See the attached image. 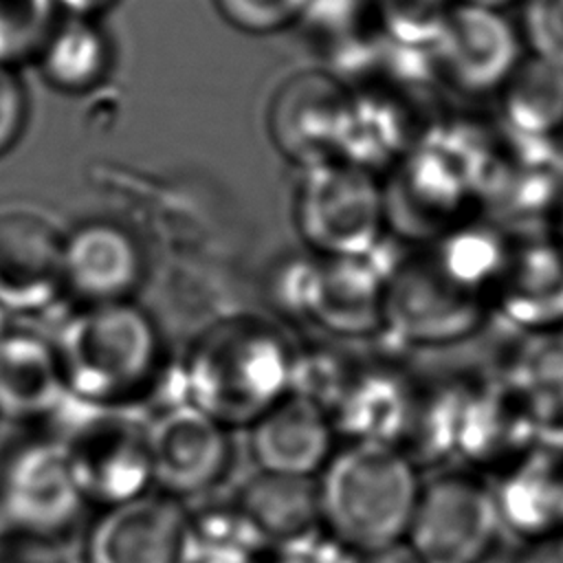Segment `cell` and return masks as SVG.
<instances>
[{"instance_id":"obj_8","label":"cell","mask_w":563,"mask_h":563,"mask_svg":"<svg viewBox=\"0 0 563 563\" xmlns=\"http://www.w3.org/2000/svg\"><path fill=\"white\" fill-rule=\"evenodd\" d=\"M499 523V501L482 479L444 473L422 484L405 543L420 563H482Z\"/></svg>"},{"instance_id":"obj_15","label":"cell","mask_w":563,"mask_h":563,"mask_svg":"<svg viewBox=\"0 0 563 563\" xmlns=\"http://www.w3.org/2000/svg\"><path fill=\"white\" fill-rule=\"evenodd\" d=\"M145 277V257L134 235L108 220H88L66 231L64 282L75 306L132 301Z\"/></svg>"},{"instance_id":"obj_29","label":"cell","mask_w":563,"mask_h":563,"mask_svg":"<svg viewBox=\"0 0 563 563\" xmlns=\"http://www.w3.org/2000/svg\"><path fill=\"white\" fill-rule=\"evenodd\" d=\"M515 563H563V526L532 537Z\"/></svg>"},{"instance_id":"obj_5","label":"cell","mask_w":563,"mask_h":563,"mask_svg":"<svg viewBox=\"0 0 563 563\" xmlns=\"http://www.w3.org/2000/svg\"><path fill=\"white\" fill-rule=\"evenodd\" d=\"M75 411L55 435L88 508H110L154 490L150 418L134 407Z\"/></svg>"},{"instance_id":"obj_23","label":"cell","mask_w":563,"mask_h":563,"mask_svg":"<svg viewBox=\"0 0 563 563\" xmlns=\"http://www.w3.org/2000/svg\"><path fill=\"white\" fill-rule=\"evenodd\" d=\"M231 29L246 35H271L301 22L310 0H211Z\"/></svg>"},{"instance_id":"obj_24","label":"cell","mask_w":563,"mask_h":563,"mask_svg":"<svg viewBox=\"0 0 563 563\" xmlns=\"http://www.w3.org/2000/svg\"><path fill=\"white\" fill-rule=\"evenodd\" d=\"M517 29L532 57L563 68V0H523Z\"/></svg>"},{"instance_id":"obj_19","label":"cell","mask_w":563,"mask_h":563,"mask_svg":"<svg viewBox=\"0 0 563 563\" xmlns=\"http://www.w3.org/2000/svg\"><path fill=\"white\" fill-rule=\"evenodd\" d=\"M233 501L266 548L303 545L325 537L317 477L257 471L240 486Z\"/></svg>"},{"instance_id":"obj_2","label":"cell","mask_w":563,"mask_h":563,"mask_svg":"<svg viewBox=\"0 0 563 563\" xmlns=\"http://www.w3.org/2000/svg\"><path fill=\"white\" fill-rule=\"evenodd\" d=\"M51 339L79 405L136 409L167 374L161 328L134 299L73 306Z\"/></svg>"},{"instance_id":"obj_27","label":"cell","mask_w":563,"mask_h":563,"mask_svg":"<svg viewBox=\"0 0 563 563\" xmlns=\"http://www.w3.org/2000/svg\"><path fill=\"white\" fill-rule=\"evenodd\" d=\"M332 541L321 537L312 543L303 545H286V548H264L253 563H334L339 548L328 550Z\"/></svg>"},{"instance_id":"obj_25","label":"cell","mask_w":563,"mask_h":563,"mask_svg":"<svg viewBox=\"0 0 563 563\" xmlns=\"http://www.w3.org/2000/svg\"><path fill=\"white\" fill-rule=\"evenodd\" d=\"M29 121V95L15 68L0 66V156L13 150Z\"/></svg>"},{"instance_id":"obj_18","label":"cell","mask_w":563,"mask_h":563,"mask_svg":"<svg viewBox=\"0 0 563 563\" xmlns=\"http://www.w3.org/2000/svg\"><path fill=\"white\" fill-rule=\"evenodd\" d=\"M68 400L53 339L7 328L0 334V416L40 422L59 416Z\"/></svg>"},{"instance_id":"obj_4","label":"cell","mask_w":563,"mask_h":563,"mask_svg":"<svg viewBox=\"0 0 563 563\" xmlns=\"http://www.w3.org/2000/svg\"><path fill=\"white\" fill-rule=\"evenodd\" d=\"M385 273L374 253L290 255L271 271V306L286 319L312 325L332 339H378L385 330Z\"/></svg>"},{"instance_id":"obj_9","label":"cell","mask_w":563,"mask_h":563,"mask_svg":"<svg viewBox=\"0 0 563 563\" xmlns=\"http://www.w3.org/2000/svg\"><path fill=\"white\" fill-rule=\"evenodd\" d=\"M354 92L336 73L310 68L288 75L271 95L266 132L273 147L299 169L343 154Z\"/></svg>"},{"instance_id":"obj_20","label":"cell","mask_w":563,"mask_h":563,"mask_svg":"<svg viewBox=\"0 0 563 563\" xmlns=\"http://www.w3.org/2000/svg\"><path fill=\"white\" fill-rule=\"evenodd\" d=\"M112 62V40L103 24L66 13L57 18L35 57L42 79L64 95H84L101 86Z\"/></svg>"},{"instance_id":"obj_11","label":"cell","mask_w":563,"mask_h":563,"mask_svg":"<svg viewBox=\"0 0 563 563\" xmlns=\"http://www.w3.org/2000/svg\"><path fill=\"white\" fill-rule=\"evenodd\" d=\"M64 242L66 231L42 211H0V308L7 317H37L66 299Z\"/></svg>"},{"instance_id":"obj_14","label":"cell","mask_w":563,"mask_h":563,"mask_svg":"<svg viewBox=\"0 0 563 563\" xmlns=\"http://www.w3.org/2000/svg\"><path fill=\"white\" fill-rule=\"evenodd\" d=\"M84 563H189V510L161 490L99 510Z\"/></svg>"},{"instance_id":"obj_31","label":"cell","mask_w":563,"mask_h":563,"mask_svg":"<svg viewBox=\"0 0 563 563\" xmlns=\"http://www.w3.org/2000/svg\"><path fill=\"white\" fill-rule=\"evenodd\" d=\"M554 231H556V251L563 257V194L556 202V213H554Z\"/></svg>"},{"instance_id":"obj_22","label":"cell","mask_w":563,"mask_h":563,"mask_svg":"<svg viewBox=\"0 0 563 563\" xmlns=\"http://www.w3.org/2000/svg\"><path fill=\"white\" fill-rule=\"evenodd\" d=\"M59 15L55 0H0V66L35 62Z\"/></svg>"},{"instance_id":"obj_3","label":"cell","mask_w":563,"mask_h":563,"mask_svg":"<svg viewBox=\"0 0 563 563\" xmlns=\"http://www.w3.org/2000/svg\"><path fill=\"white\" fill-rule=\"evenodd\" d=\"M325 537L339 550L405 541L420 495L418 468L391 444L345 442L317 477Z\"/></svg>"},{"instance_id":"obj_6","label":"cell","mask_w":563,"mask_h":563,"mask_svg":"<svg viewBox=\"0 0 563 563\" xmlns=\"http://www.w3.org/2000/svg\"><path fill=\"white\" fill-rule=\"evenodd\" d=\"M292 224L306 251L319 257H367L387 233L383 180L347 161L301 169Z\"/></svg>"},{"instance_id":"obj_13","label":"cell","mask_w":563,"mask_h":563,"mask_svg":"<svg viewBox=\"0 0 563 563\" xmlns=\"http://www.w3.org/2000/svg\"><path fill=\"white\" fill-rule=\"evenodd\" d=\"M229 429L185 400L150 418L154 490L185 501L222 482L231 466Z\"/></svg>"},{"instance_id":"obj_12","label":"cell","mask_w":563,"mask_h":563,"mask_svg":"<svg viewBox=\"0 0 563 563\" xmlns=\"http://www.w3.org/2000/svg\"><path fill=\"white\" fill-rule=\"evenodd\" d=\"M433 73L464 92L499 90L521 62V35L499 9L453 2L433 40Z\"/></svg>"},{"instance_id":"obj_21","label":"cell","mask_w":563,"mask_h":563,"mask_svg":"<svg viewBox=\"0 0 563 563\" xmlns=\"http://www.w3.org/2000/svg\"><path fill=\"white\" fill-rule=\"evenodd\" d=\"M499 92L504 117L517 132L548 136L563 128V68L526 55Z\"/></svg>"},{"instance_id":"obj_1","label":"cell","mask_w":563,"mask_h":563,"mask_svg":"<svg viewBox=\"0 0 563 563\" xmlns=\"http://www.w3.org/2000/svg\"><path fill=\"white\" fill-rule=\"evenodd\" d=\"M299 345L273 319L235 312L207 323L178 367L180 400L224 429H249L292 391Z\"/></svg>"},{"instance_id":"obj_17","label":"cell","mask_w":563,"mask_h":563,"mask_svg":"<svg viewBox=\"0 0 563 563\" xmlns=\"http://www.w3.org/2000/svg\"><path fill=\"white\" fill-rule=\"evenodd\" d=\"M336 431L328 411L290 391L249 427V449L257 471L319 477L336 451Z\"/></svg>"},{"instance_id":"obj_32","label":"cell","mask_w":563,"mask_h":563,"mask_svg":"<svg viewBox=\"0 0 563 563\" xmlns=\"http://www.w3.org/2000/svg\"><path fill=\"white\" fill-rule=\"evenodd\" d=\"M460 2H473V4H484V7H495L499 9L501 0H460Z\"/></svg>"},{"instance_id":"obj_16","label":"cell","mask_w":563,"mask_h":563,"mask_svg":"<svg viewBox=\"0 0 563 563\" xmlns=\"http://www.w3.org/2000/svg\"><path fill=\"white\" fill-rule=\"evenodd\" d=\"M416 380L389 358H354L328 416L339 438L345 442L396 444Z\"/></svg>"},{"instance_id":"obj_28","label":"cell","mask_w":563,"mask_h":563,"mask_svg":"<svg viewBox=\"0 0 563 563\" xmlns=\"http://www.w3.org/2000/svg\"><path fill=\"white\" fill-rule=\"evenodd\" d=\"M334 563H420L413 550L400 541L374 550H339Z\"/></svg>"},{"instance_id":"obj_33","label":"cell","mask_w":563,"mask_h":563,"mask_svg":"<svg viewBox=\"0 0 563 563\" xmlns=\"http://www.w3.org/2000/svg\"><path fill=\"white\" fill-rule=\"evenodd\" d=\"M9 325H7V314H4V310L0 308V334L7 330Z\"/></svg>"},{"instance_id":"obj_10","label":"cell","mask_w":563,"mask_h":563,"mask_svg":"<svg viewBox=\"0 0 563 563\" xmlns=\"http://www.w3.org/2000/svg\"><path fill=\"white\" fill-rule=\"evenodd\" d=\"M479 317V297L431 253L385 273V330L398 343L438 345L464 336Z\"/></svg>"},{"instance_id":"obj_7","label":"cell","mask_w":563,"mask_h":563,"mask_svg":"<svg viewBox=\"0 0 563 563\" xmlns=\"http://www.w3.org/2000/svg\"><path fill=\"white\" fill-rule=\"evenodd\" d=\"M88 510L55 435H33L0 460V521L7 532L59 545Z\"/></svg>"},{"instance_id":"obj_30","label":"cell","mask_w":563,"mask_h":563,"mask_svg":"<svg viewBox=\"0 0 563 563\" xmlns=\"http://www.w3.org/2000/svg\"><path fill=\"white\" fill-rule=\"evenodd\" d=\"M59 13L66 15H79V18H92L101 20L110 9L119 4V0H55Z\"/></svg>"},{"instance_id":"obj_26","label":"cell","mask_w":563,"mask_h":563,"mask_svg":"<svg viewBox=\"0 0 563 563\" xmlns=\"http://www.w3.org/2000/svg\"><path fill=\"white\" fill-rule=\"evenodd\" d=\"M0 563H62L59 545L4 530L0 534Z\"/></svg>"}]
</instances>
